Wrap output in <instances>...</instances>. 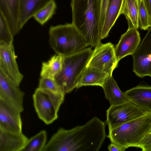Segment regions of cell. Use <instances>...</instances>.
Wrapping results in <instances>:
<instances>
[{
    "instance_id": "obj_30",
    "label": "cell",
    "mask_w": 151,
    "mask_h": 151,
    "mask_svg": "<svg viewBox=\"0 0 151 151\" xmlns=\"http://www.w3.org/2000/svg\"><path fill=\"white\" fill-rule=\"evenodd\" d=\"M108 147L109 151H124L126 150L124 148L113 142H111Z\"/></svg>"
},
{
    "instance_id": "obj_6",
    "label": "cell",
    "mask_w": 151,
    "mask_h": 151,
    "mask_svg": "<svg viewBox=\"0 0 151 151\" xmlns=\"http://www.w3.org/2000/svg\"><path fill=\"white\" fill-rule=\"evenodd\" d=\"M65 94L37 88L33 95L34 107L39 119L46 124L58 117V112Z\"/></svg>"
},
{
    "instance_id": "obj_28",
    "label": "cell",
    "mask_w": 151,
    "mask_h": 151,
    "mask_svg": "<svg viewBox=\"0 0 151 151\" xmlns=\"http://www.w3.org/2000/svg\"><path fill=\"white\" fill-rule=\"evenodd\" d=\"M110 1V0H99V22L100 30L104 23Z\"/></svg>"
},
{
    "instance_id": "obj_12",
    "label": "cell",
    "mask_w": 151,
    "mask_h": 151,
    "mask_svg": "<svg viewBox=\"0 0 151 151\" xmlns=\"http://www.w3.org/2000/svg\"><path fill=\"white\" fill-rule=\"evenodd\" d=\"M21 112L0 99V129L14 132H22Z\"/></svg>"
},
{
    "instance_id": "obj_32",
    "label": "cell",
    "mask_w": 151,
    "mask_h": 151,
    "mask_svg": "<svg viewBox=\"0 0 151 151\" xmlns=\"http://www.w3.org/2000/svg\"><path fill=\"white\" fill-rule=\"evenodd\" d=\"M149 133H151V128Z\"/></svg>"
},
{
    "instance_id": "obj_14",
    "label": "cell",
    "mask_w": 151,
    "mask_h": 151,
    "mask_svg": "<svg viewBox=\"0 0 151 151\" xmlns=\"http://www.w3.org/2000/svg\"><path fill=\"white\" fill-rule=\"evenodd\" d=\"M20 0H0V12L6 20L14 36L21 30L19 25Z\"/></svg>"
},
{
    "instance_id": "obj_31",
    "label": "cell",
    "mask_w": 151,
    "mask_h": 151,
    "mask_svg": "<svg viewBox=\"0 0 151 151\" xmlns=\"http://www.w3.org/2000/svg\"><path fill=\"white\" fill-rule=\"evenodd\" d=\"M148 13L151 27V0H142Z\"/></svg>"
},
{
    "instance_id": "obj_4",
    "label": "cell",
    "mask_w": 151,
    "mask_h": 151,
    "mask_svg": "<svg viewBox=\"0 0 151 151\" xmlns=\"http://www.w3.org/2000/svg\"><path fill=\"white\" fill-rule=\"evenodd\" d=\"M151 128V113L145 115L109 130L108 137L114 143L126 149L138 147Z\"/></svg>"
},
{
    "instance_id": "obj_20",
    "label": "cell",
    "mask_w": 151,
    "mask_h": 151,
    "mask_svg": "<svg viewBox=\"0 0 151 151\" xmlns=\"http://www.w3.org/2000/svg\"><path fill=\"white\" fill-rule=\"evenodd\" d=\"M109 76V75L106 73L86 66L80 78L77 88L86 86H97L102 87Z\"/></svg>"
},
{
    "instance_id": "obj_27",
    "label": "cell",
    "mask_w": 151,
    "mask_h": 151,
    "mask_svg": "<svg viewBox=\"0 0 151 151\" xmlns=\"http://www.w3.org/2000/svg\"><path fill=\"white\" fill-rule=\"evenodd\" d=\"M38 88L55 93H63L54 79L50 78L41 77L39 80Z\"/></svg>"
},
{
    "instance_id": "obj_19",
    "label": "cell",
    "mask_w": 151,
    "mask_h": 151,
    "mask_svg": "<svg viewBox=\"0 0 151 151\" xmlns=\"http://www.w3.org/2000/svg\"><path fill=\"white\" fill-rule=\"evenodd\" d=\"M102 87L105 97L109 101L110 106L130 101L124 92H123L120 89L112 76L107 78Z\"/></svg>"
},
{
    "instance_id": "obj_5",
    "label": "cell",
    "mask_w": 151,
    "mask_h": 151,
    "mask_svg": "<svg viewBox=\"0 0 151 151\" xmlns=\"http://www.w3.org/2000/svg\"><path fill=\"white\" fill-rule=\"evenodd\" d=\"M93 51L90 47L73 55L64 57L62 70L54 79L64 94L77 88Z\"/></svg>"
},
{
    "instance_id": "obj_18",
    "label": "cell",
    "mask_w": 151,
    "mask_h": 151,
    "mask_svg": "<svg viewBox=\"0 0 151 151\" xmlns=\"http://www.w3.org/2000/svg\"><path fill=\"white\" fill-rule=\"evenodd\" d=\"M124 0H110L107 9L103 25L101 30V39L109 36V33L121 14Z\"/></svg>"
},
{
    "instance_id": "obj_25",
    "label": "cell",
    "mask_w": 151,
    "mask_h": 151,
    "mask_svg": "<svg viewBox=\"0 0 151 151\" xmlns=\"http://www.w3.org/2000/svg\"><path fill=\"white\" fill-rule=\"evenodd\" d=\"M14 36L6 20L0 12V41L6 43L13 42Z\"/></svg>"
},
{
    "instance_id": "obj_22",
    "label": "cell",
    "mask_w": 151,
    "mask_h": 151,
    "mask_svg": "<svg viewBox=\"0 0 151 151\" xmlns=\"http://www.w3.org/2000/svg\"><path fill=\"white\" fill-rule=\"evenodd\" d=\"M63 58L61 55H55L47 62H42L40 73L41 77L54 79L62 70Z\"/></svg>"
},
{
    "instance_id": "obj_8",
    "label": "cell",
    "mask_w": 151,
    "mask_h": 151,
    "mask_svg": "<svg viewBox=\"0 0 151 151\" xmlns=\"http://www.w3.org/2000/svg\"><path fill=\"white\" fill-rule=\"evenodd\" d=\"M118 62L114 45L110 42L101 43L93 50L86 66L96 68L111 76L117 67Z\"/></svg>"
},
{
    "instance_id": "obj_15",
    "label": "cell",
    "mask_w": 151,
    "mask_h": 151,
    "mask_svg": "<svg viewBox=\"0 0 151 151\" xmlns=\"http://www.w3.org/2000/svg\"><path fill=\"white\" fill-rule=\"evenodd\" d=\"M124 93L131 101L144 111L151 113V86L138 85Z\"/></svg>"
},
{
    "instance_id": "obj_3",
    "label": "cell",
    "mask_w": 151,
    "mask_h": 151,
    "mask_svg": "<svg viewBox=\"0 0 151 151\" xmlns=\"http://www.w3.org/2000/svg\"><path fill=\"white\" fill-rule=\"evenodd\" d=\"M49 35L51 48L63 57L78 53L89 45L72 23L50 26Z\"/></svg>"
},
{
    "instance_id": "obj_2",
    "label": "cell",
    "mask_w": 151,
    "mask_h": 151,
    "mask_svg": "<svg viewBox=\"0 0 151 151\" xmlns=\"http://www.w3.org/2000/svg\"><path fill=\"white\" fill-rule=\"evenodd\" d=\"M72 24L89 45L101 43L99 0H71Z\"/></svg>"
},
{
    "instance_id": "obj_17",
    "label": "cell",
    "mask_w": 151,
    "mask_h": 151,
    "mask_svg": "<svg viewBox=\"0 0 151 151\" xmlns=\"http://www.w3.org/2000/svg\"><path fill=\"white\" fill-rule=\"evenodd\" d=\"M54 0H20L19 25L21 29L38 11Z\"/></svg>"
},
{
    "instance_id": "obj_1",
    "label": "cell",
    "mask_w": 151,
    "mask_h": 151,
    "mask_svg": "<svg viewBox=\"0 0 151 151\" xmlns=\"http://www.w3.org/2000/svg\"><path fill=\"white\" fill-rule=\"evenodd\" d=\"M105 123L95 116L70 129L60 128L42 151H98L106 136Z\"/></svg>"
},
{
    "instance_id": "obj_29",
    "label": "cell",
    "mask_w": 151,
    "mask_h": 151,
    "mask_svg": "<svg viewBox=\"0 0 151 151\" xmlns=\"http://www.w3.org/2000/svg\"><path fill=\"white\" fill-rule=\"evenodd\" d=\"M138 147L143 151H151V133L147 134L139 144Z\"/></svg>"
},
{
    "instance_id": "obj_16",
    "label": "cell",
    "mask_w": 151,
    "mask_h": 151,
    "mask_svg": "<svg viewBox=\"0 0 151 151\" xmlns=\"http://www.w3.org/2000/svg\"><path fill=\"white\" fill-rule=\"evenodd\" d=\"M28 139L22 132L0 129V151H22Z\"/></svg>"
},
{
    "instance_id": "obj_11",
    "label": "cell",
    "mask_w": 151,
    "mask_h": 151,
    "mask_svg": "<svg viewBox=\"0 0 151 151\" xmlns=\"http://www.w3.org/2000/svg\"><path fill=\"white\" fill-rule=\"evenodd\" d=\"M0 69V99L19 110H24V93Z\"/></svg>"
},
{
    "instance_id": "obj_24",
    "label": "cell",
    "mask_w": 151,
    "mask_h": 151,
    "mask_svg": "<svg viewBox=\"0 0 151 151\" xmlns=\"http://www.w3.org/2000/svg\"><path fill=\"white\" fill-rule=\"evenodd\" d=\"M56 8L55 2L54 0L52 1L37 12L33 17L40 24L43 25L52 18Z\"/></svg>"
},
{
    "instance_id": "obj_26",
    "label": "cell",
    "mask_w": 151,
    "mask_h": 151,
    "mask_svg": "<svg viewBox=\"0 0 151 151\" xmlns=\"http://www.w3.org/2000/svg\"><path fill=\"white\" fill-rule=\"evenodd\" d=\"M138 23L141 29H148L150 27V23L148 13L142 0H139Z\"/></svg>"
},
{
    "instance_id": "obj_13",
    "label": "cell",
    "mask_w": 151,
    "mask_h": 151,
    "mask_svg": "<svg viewBox=\"0 0 151 151\" xmlns=\"http://www.w3.org/2000/svg\"><path fill=\"white\" fill-rule=\"evenodd\" d=\"M141 41L140 34L136 28L128 29L122 35L114 47L116 56L119 62L122 59L132 55L137 49Z\"/></svg>"
},
{
    "instance_id": "obj_9",
    "label": "cell",
    "mask_w": 151,
    "mask_h": 151,
    "mask_svg": "<svg viewBox=\"0 0 151 151\" xmlns=\"http://www.w3.org/2000/svg\"><path fill=\"white\" fill-rule=\"evenodd\" d=\"M132 55L133 71L136 75L142 78L146 76L151 77V27Z\"/></svg>"
},
{
    "instance_id": "obj_21",
    "label": "cell",
    "mask_w": 151,
    "mask_h": 151,
    "mask_svg": "<svg viewBox=\"0 0 151 151\" xmlns=\"http://www.w3.org/2000/svg\"><path fill=\"white\" fill-rule=\"evenodd\" d=\"M139 0H124L121 11L127 20L128 28H139Z\"/></svg>"
},
{
    "instance_id": "obj_7",
    "label": "cell",
    "mask_w": 151,
    "mask_h": 151,
    "mask_svg": "<svg viewBox=\"0 0 151 151\" xmlns=\"http://www.w3.org/2000/svg\"><path fill=\"white\" fill-rule=\"evenodd\" d=\"M147 113L129 101L110 106L106 111V123L109 130L111 129Z\"/></svg>"
},
{
    "instance_id": "obj_10",
    "label": "cell",
    "mask_w": 151,
    "mask_h": 151,
    "mask_svg": "<svg viewBox=\"0 0 151 151\" xmlns=\"http://www.w3.org/2000/svg\"><path fill=\"white\" fill-rule=\"evenodd\" d=\"M13 42L0 41V69L19 86L24 76L19 70Z\"/></svg>"
},
{
    "instance_id": "obj_23",
    "label": "cell",
    "mask_w": 151,
    "mask_h": 151,
    "mask_svg": "<svg viewBox=\"0 0 151 151\" xmlns=\"http://www.w3.org/2000/svg\"><path fill=\"white\" fill-rule=\"evenodd\" d=\"M47 139L46 132L42 130L28 139L22 151H42Z\"/></svg>"
}]
</instances>
